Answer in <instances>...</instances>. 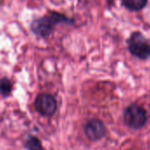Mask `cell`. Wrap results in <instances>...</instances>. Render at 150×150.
Masks as SVG:
<instances>
[{"mask_svg": "<svg viewBox=\"0 0 150 150\" xmlns=\"http://www.w3.org/2000/svg\"><path fill=\"white\" fill-rule=\"evenodd\" d=\"M67 22L71 23V21L64 15L56 12H50L47 15L32 21L30 30L37 36L48 37L53 32L55 25Z\"/></svg>", "mask_w": 150, "mask_h": 150, "instance_id": "obj_1", "label": "cell"}, {"mask_svg": "<svg viewBox=\"0 0 150 150\" xmlns=\"http://www.w3.org/2000/svg\"><path fill=\"white\" fill-rule=\"evenodd\" d=\"M127 44L132 56L142 60L150 58V42L140 32H133L129 37Z\"/></svg>", "mask_w": 150, "mask_h": 150, "instance_id": "obj_2", "label": "cell"}, {"mask_svg": "<svg viewBox=\"0 0 150 150\" xmlns=\"http://www.w3.org/2000/svg\"><path fill=\"white\" fill-rule=\"evenodd\" d=\"M124 120L126 125L130 128L139 130L146 123V111L144 108L137 104H131L125 110Z\"/></svg>", "mask_w": 150, "mask_h": 150, "instance_id": "obj_3", "label": "cell"}, {"mask_svg": "<svg viewBox=\"0 0 150 150\" xmlns=\"http://www.w3.org/2000/svg\"><path fill=\"white\" fill-rule=\"evenodd\" d=\"M36 110L44 117L54 115L57 110V101L49 94H40L35 102Z\"/></svg>", "mask_w": 150, "mask_h": 150, "instance_id": "obj_4", "label": "cell"}, {"mask_svg": "<svg viewBox=\"0 0 150 150\" xmlns=\"http://www.w3.org/2000/svg\"><path fill=\"white\" fill-rule=\"evenodd\" d=\"M106 127L99 119H91L84 125V133L87 138L92 141L102 139L106 135Z\"/></svg>", "mask_w": 150, "mask_h": 150, "instance_id": "obj_5", "label": "cell"}, {"mask_svg": "<svg viewBox=\"0 0 150 150\" xmlns=\"http://www.w3.org/2000/svg\"><path fill=\"white\" fill-rule=\"evenodd\" d=\"M123 5L130 11H139L142 10L146 3L147 0H122Z\"/></svg>", "mask_w": 150, "mask_h": 150, "instance_id": "obj_6", "label": "cell"}, {"mask_svg": "<svg viewBox=\"0 0 150 150\" xmlns=\"http://www.w3.org/2000/svg\"><path fill=\"white\" fill-rule=\"evenodd\" d=\"M26 147L28 150H42V146L40 139L34 136L28 138L26 140Z\"/></svg>", "mask_w": 150, "mask_h": 150, "instance_id": "obj_7", "label": "cell"}, {"mask_svg": "<svg viewBox=\"0 0 150 150\" xmlns=\"http://www.w3.org/2000/svg\"><path fill=\"white\" fill-rule=\"evenodd\" d=\"M13 89V85L7 78H3L0 80V94L4 96H7L11 94Z\"/></svg>", "mask_w": 150, "mask_h": 150, "instance_id": "obj_8", "label": "cell"}]
</instances>
